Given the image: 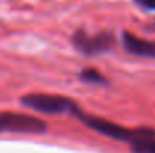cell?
<instances>
[{
  "label": "cell",
  "instance_id": "obj_1",
  "mask_svg": "<svg viewBox=\"0 0 155 153\" xmlns=\"http://www.w3.org/2000/svg\"><path fill=\"white\" fill-rule=\"evenodd\" d=\"M20 102L23 107L44 114H74L78 108L72 99L50 93H29L23 96Z\"/></svg>",
  "mask_w": 155,
  "mask_h": 153
},
{
  "label": "cell",
  "instance_id": "obj_2",
  "mask_svg": "<svg viewBox=\"0 0 155 153\" xmlns=\"http://www.w3.org/2000/svg\"><path fill=\"white\" fill-rule=\"evenodd\" d=\"M12 132V134H44L47 132V123L38 117L3 111L0 113V134Z\"/></svg>",
  "mask_w": 155,
  "mask_h": 153
},
{
  "label": "cell",
  "instance_id": "obj_5",
  "mask_svg": "<svg viewBox=\"0 0 155 153\" xmlns=\"http://www.w3.org/2000/svg\"><path fill=\"white\" fill-rule=\"evenodd\" d=\"M128 144L133 153H155V129L136 128Z\"/></svg>",
  "mask_w": 155,
  "mask_h": 153
},
{
  "label": "cell",
  "instance_id": "obj_4",
  "mask_svg": "<svg viewBox=\"0 0 155 153\" xmlns=\"http://www.w3.org/2000/svg\"><path fill=\"white\" fill-rule=\"evenodd\" d=\"M122 44H124V48L133 56L155 59V41H148V39L139 38L130 32H124Z\"/></svg>",
  "mask_w": 155,
  "mask_h": 153
},
{
  "label": "cell",
  "instance_id": "obj_7",
  "mask_svg": "<svg viewBox=\"0 0 155 153\" xmlns=\"http://www.w3.org/2000/svg\"><path fill=\"white\" fill-rule=\"evenodd\" d=\"M134 2L143 9H148V11L155 9V0H134Z\"/></svg>",
  "mask_w": 155,
  "mask_h": 153
},
{
  "label": "cell",
  "instance_id": "obj_3",
  "mask_svg": "<svg viewBox=\"0 0 155 153\" xmlns=\"http://www.w3.org/2000/svg\"><path fill=\"white\" fill-rule=\"evenodd\" d=\"M72 45L86 56H97L111 50L114 47V38L108 32L87 35L84 30H77L72 35Z\"/></svg>",
  "mask_w": 155,
  "mask_h": 153
},
{
  "label": "cell",
  "instance_id": "obj_6",
  "mask_svg": "<svg viewBox=\"0 0 155 153\" xmlns=\"http://www.w3.org/2000/svg\"><path fill=\"white\" fill-rule=\"evenodd\" d=\"M78 78L83 80L84 83H95V84H105L107 80L103 74H100L97 69H92V68H87L84 71H81L78 74Z\"/></svg>",
  "mask_w": 155,
  "mask_h": 153
},
{
  "label": "cell",
  "instance_id": "obj_8",
  "mask_svg": "<svg viewBox=\"0 0 155 153\" xmlns=\"http://www.w3.org/2000/svg\"><path fill=\"white\" fill-rule=\"evenodd\" d=\"M151 29H152V30H155V21H154V23H152V26H151Z\"/></svg>",
  "mask_w": 155,
  "mask_h": 153
}]
</instances>
